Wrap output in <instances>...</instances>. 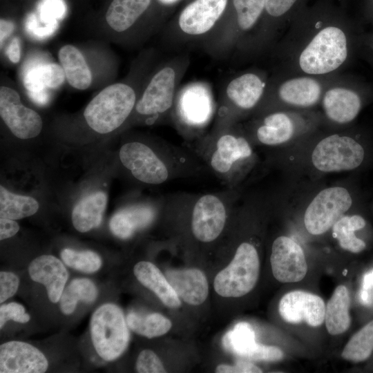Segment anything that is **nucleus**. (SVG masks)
<instances>
[{
    "label": "nucleus",
    "mask_w": 373,
    "mask_h": 373,
    "mask_svg": "<svg viewBox=\"0 0 373 373\" xmlns=\"http://www.w3.org/2000/svg\"><path fill=\"white\" fill-rule=\"evenodd\" d=\"M351 24L335 0H316L301 8L271 49L275 73L332 76L347 64Z\"/></svg>",
    "instance_id": "1"
},
{
    "label": "nucleus",
    "mask_w": 373,
    "mask_h": 373,
    "mask_svg": "<svg viewBox=\"0 0 373 373\" xmlns=\"http://www.w3.org/2000/svg\"><path fill=\"white\" fill-rule=\"evenodd\" d=\"M238 198L236 189L206 193L177 192L164 198V213L186 224L195 242L211 245L220 239L231 218Z\"/></svg>",
    "instance_id": "2"
},
{
    "label": "nucleus",
    "mask_w": 373,
    "mask_h": 373,
    "mask_svg": "<svg viewBox=\"0 0 373 373\" xmlns=\"http://www.w3.org/2000/svg\"><path fill=\"white\" fill-rule=\"evenodd\" d=\"M119 157L136 180L152 185L196 177L207 170L192 149L170 142L161 151H155L144 142H126L120 148Z\"/></svg>",
    "instance_id": "3"
},
{
    "label": "nucleus",
    "mask_w": 373,
    "mask_h": 373,
    "mask_svg": "<svg viewBox=\"0 0 373 373\" xmlns=\"http://www.w3.org/2000/svg\"><path fill=\"white\" fill-rule=\"evenodd\" d=\"M192 150L207 170L229 189H235L254 160L251 141L241 125L213 126L195 140Z\"/></svg>",
    "instance_id": "4"
},
{
    "label": "nucleus",
    "mask_w": 373,
    "mask_h": 373,
    "mask_svg": "<svg viewBox=\"0 0 373 373\" xmlns=\"http://www.w3.org/2000/svg\"><path fill=\"white\" fill-rule=\"evenodd\" d=\"M265 0H231L214 30L201 45L211 57L222 59L233 52L244 55L263 16Z\"/></svg>",
    "instance_id": "5"
},
{
    "label": "nucleus",
    "mask_w": 373,
    "mask_h": 373,
    "mask_svg": "<svg viewBox=\"0 0 373 373\" xmlns=\"http://www.w3.org/2000/svg\"><path fill=\"white\" fill-rule=\"evenodd\" d=\"M190 64L188 54H179L162 62L153 72L134 110L137 115L144 117L147 125L167 116L171 118L180 82Z\"/></svg>",
    "instance_id": "6"
},
{
    "label": "nucleus",
    "mask_w": 373,
    "mask_h": 373,
    "mask_svg": "<svg viewBox=\"0 0 373 373\" xmlns=\"http://www.w3.org/2000/svg\"><path fill=\"white\" fill-rule=\"evenodd\" d=\"M334 76L274 73L269 77L265 95L253 114L259 116L285 107L303 110L313 108L320 103L325 88Z\"/></svg>",
    "instance_id": "7"
},
{
    "label": "nucleus",
    "mask_w": 373,
    "mask_h": 373,
    "mask_svg": "<svg viewBox=\"0 0 373 373\" xmlns=\"http://www.w3.org/2000/svg\"><path fill=\"white\" fill-rule=\"evenodd\" d=\"M269 79L267 73L258 68L233 76L220 93L213 126L238 124L254 113L265 95Z\"/></svg>",
    "instance_id": "8"
},
{
    "label": "nucleus",
    "mask_w": 373,
    "mask_h": 373,
    "mask_svg": "<svg viewBox=\"0 0 373 373\" xmlns=\"http://www.w3.org/2000/svg\"><path fill=\"white\" fill-rule=\"evenodd\" d=\"M217 103L211 85L194 81L180 87L171 119L185 139L197 140L216 117Z\"/></svg>",
    "instance_id": "9"
},
{
    "label": "nucleus",
    "mask_w": 373,
    "mask_h": 373,
    "mask_svg": "<svg viewBox=\"0 0 373 373\" xmlns=\"http://www.w3.org/2000/svg\"><path fill=\"white\" fill-rule=\"evenodd\" d=\"M138 98L128 83H115L102 90L86 107L84 116L95 131L104 134L121 126L130 117Z\"/></svg>",
    "instance_id": "10"
},
{
    "label": "nucleus",
    "mask_w": 373,
    "mask_h": 373,
    "mask_svg": "<svg viewBox=\"0 0 373 373\" xmlns=\"http://www.w3.org/2000/svg\"><path fill=\"white\" fill-rule=\"evenodd\" d=\"M229 0H193L166 30L169 44L202 41L217 27L227 12Z\"/></svg>",
    "instance_id": "11"
},
{
    "label": "nucleus",
    "mask_w": 373,
    "mask_h": 373,
    "mask_svg": "<svg viewBox=\"0 0 373 373\" xmlns=\"http://www.w3.org/2000/svg\"><path fill=\"white\" fill-rule=\"evenodd\" d=\"M128 328L122 310L115 304L102 305L94 312L90 320V335L102 358L111 361L124 353L130 340Z\"/></svg>",
    "instance_id": "12"
},
{
    "label": "nucleus",
    "mask_w": 373,
    "mask_h": 373,
    "mask_svg": "<svg viewBox=\"0 0 373 373\" xmlns=\"http://www.w3.org/2000/svg\"><path fill=\"white\" fill-rule=\"evenodd\" d=\"M259 273L260 260L256 248L249 242H242L236 247L229 265L216 276L214 289L222 297H241L254 289Z\"/></svg>",
    "instance_id": "13"
},
{
    "label": "nucleus",
    "mask_w": 373,
    "mask_h": 373,
    "mask_svg": "<svg viewBox=\"0 0 373 373\" xmlns=\"http://www.w3.org/2000/svg\"><path fill=\"white\" fill-rule=\"evenodd\" d=\"M311 0H265L260 25L244 55L256 56L270 51L296 14Z\"/></svg>",
    "instance_id": "14"
},
{
    "label": "nucleus",
    "mask_w": 373,
    "mask_h": 373,
    "mask_svg": "<svg viewBox=\"0 0 373 373\" xmlns=\"http://www.w3.org/2000/svg\"><path fill=\"white\" fill-rule=\"evenodd\" d=\"M365 151L354 138L332 134L321 139L312 153L313 166L323 173L354 170L363 162Z\"/></svg>",
    "instance_id": "15"
},
{
    "label": "nucleus",
    "mask_w": 373,
    "mask_h": 373,
    "mask_svg": "<svg viewBox=\"0 0 373 373\" xmlns=\"http://www.w3.org/2000/svg\"><path fill=\"white\" fill-rule=\"evenodd\" d=\"M352 198L342 186H331L319 191L304 214L307 231L312 235L327 232L350 209Z\"/></svg>",
    "instance_id": "16"
},
{
    "label": "nucleus",
    "mask_w": 373,
    "mask_h": 373,
    "mask_svg": "<svg viewBox=\"0 0 373 373\" xmlns=\"http://www.w3.org/2000/svg\"><path fill=\"white\" fill-rule=\"evenodd\" d=\"M319 104L324 117L329 122L345 125L358 116L362 107V99L349 80L338 74L327 84Z\"/></svg>",
    "instance_id": "17"
},
{
    "label": "nucleus",
    "mask_w": 373,
    "mask_h": 373,
    "mask_svg": "<svg viewBox=\"0 0 373 373\" xmlns=\"http://www.w3.org/2000/svg\"><path fill=\"white\" fill-rule=\"evenodd\" d=\"M301 120L294 113L277 110L256 116L242 128L251 142L275 146L289 141L300 127Z\"/></svg>",
    "instance_id": "18"
},
{
    "label": "nucleus",
    "mask_w": 373,
    "mask_h": 373,
    "mask_svg": "<svg viewBox=\"0 0 373 373\" xmlns=\"http://www.w3.org/2000/svg\"><path fill=\"white\" fill-rule=\"evenodd\" d=\"M0 115L14 135L26 140L37 137L42 129V120L34 110L25 106L14 89L0 88Z\"/></svg>",
    "instance_id": "19"
},
{
    "label": "nucleus",
    "mask_w": 373,
    "mask_h": 373,
    "mask_svg": "<svg viewBox=\"0 0 373 373\" xmlns=\"http://www.w3.org/2000/svg\"><path fill=\"white\" fill-rule=\"evenodd\" d=\"M270 263L274 278L281 283L299 282L307 271L302 247L285 236L276 238L273 242Z\"/></svg>",
    "instance_id": "20"
},
{
    "label": "nucleus",
    "mask_w": 373,
    "mask_h": 373,
    "mask_svg": "<svg viewBox=\"0 0 373 373\" xmlns=\"http://www.w3.org/2000/svg\"><path fill=\"white\" fill-rule=\"evenodd\" d=\"M278 311L287 323L306 322L312 327H318L325 321V305L320 296L296 290L288 292L281 298Z\"/></svg>",
    "instance_id": "21"
},
{
    "label": "nucleus",
    "mask_w": 373,
    "mask_h": 373,
    "mask_svg": "<svg viewBox=\"0 0 373 373\" xmlns=\"http://www.w3.org/2000/svg\"><path fill=\"white\" fill-rule=\"evenodd\" d=\"M48 362L37 348L21 341H9L0 346L1 373H43Z\"/></svg>",
    "instance_id": "22"
},
{
    "label": "nucleus",
    "mask_w": 373,
    "mask_h": 373,
    "mask_svg": "<svg viewBox=\"0 0 373 373\" xmlns=\"http://www.w3.org/2000/svg\"><path fill=\"white\" fill-rule=\"evenodd\" d=\"M164 199L160 203L140 202L128 205L117 211L109 222L112 233L122 240L150 226L164 208Z\"/></svg>",
    "instance_id": "23"
},
{
    "label": "nucleus",
    "mask_w": 373,
    "mask_h": 373,
    "mask_svg": "<svg viewBox=\"0 0 373 373\" xmlns=\"http://www.w3.org/2000/svg\"><path fill=\"white\" fill-rule=\"evenodd\" d=\"M28 273L32 280L45 286L52 303L59 301L68 277L60 260L51 255L40 256L30 262Z\"/></svg>",
    "instance_id": "24"
},
{
    "label": "nucleus",
    "mask_w": 373,
    "mask_h": 373,
    "mask_svg": "<svg viewBox=\"0 0 373 373\" xmlns=\"http://www.w3.org/2000/svg\"><path fill=\"white\" fill-rule=\"evenodd\" d=\"M65 78L62 66L57 64H37L26 70L23 84L30 97L35 103L43 105L49 99L47 88H57Z\"/></svg>",
    "instance_id": "25"
},
{
    "label": "nucleus",
    "mask_w": 373,
    "mask_h": 373,
    "mask_svg": "<svg viewBox=\"0 0 373 373\" xmlns=\"http://www.w3.org/2000/svg\"><path fill=\"white\" fill-rule=\"evenodd\" d=\"M165 276L182 301L191 305L202 304L209 295L205 274L197 268L171 269Z\"/></svg>",
    "instance_id": "26"
},
{
    "label": "nucleus",
    "mask_w": 373,
    "mask_h": 373,
    "mask_svg": "<svg viewBox=\"0 0 373 373\" xmlns=\"http://www.w3.org/2000/svg\"><path fill=\"white\" fill-rule=\"evenodd\" d=\"M137 280L152 291L168 307L177 309L181 306L180 298L166 276L152 262L140 261L133 269Z\"/></svg>",
    "instance_id": "27"
},
{
    "label": "nucleus",
    "mask_w": 373,
    "mask_h": 373,
    "mask_svg": "<svg viewBox=\"0 0 373 373\" xmlns=\"http://www.w3.org/2000/svg\"><path fill=\"white\" fill-rule=\"evenodd\" d=\"M151 0H113L106 20L110 28L118 33H124L133 28L147 11Z\"/></svg>",
    "instance_id": "28"
},
{
    "label": "nucleus",
    "mask_w": 373,
    "mask_h": 373,
    "mask_svg": "<svg viewBox=\"0 0 373 373\" xmlns=\"http://www.w3.org/2000/svg\"><path fill=\"white\" fill-rule=\"evenodd\" d=\"M107 203L105 193H93L79 200L72 212L74 227L79 232H87L99 226Z\"/></svg>",
    "instance_id": "29"
},
{
    "label": "nucleus",
    "mask_w": 373,
    "mask_h": 373,
    "mask_svg": "<svg viewBox=\"0 0 373 373\" xmlns=\"http://www.w3.org/2000/svg\"><path fill=\"white\" fill-rule=\"evenodd\" d=\"M58 57L69 84L79 90L88 88L92 82V73L82 55L74 46H62Z\"/></svg>",
    "instance_id": "30"
},
{
    "label": "nucleus",
    "mask_w": 373,
    "mask_h": 373,
    "mask_svg": "<svg viewBox=\"0 0 373 373\" xmlns=\"http://www.w3.org/2000/svg\"><path fill=\"white\" fill-rule=\"evenodd\" d=\"M350 305V298L347 287L338 286L325 307V325L330 334L338 335L349 328L351 323Z\"/></svg>",
    "instance_id": "31"
},
{
    "label": "nucleus",
    "mask_w": 373,
    "mask_h": 373,
    "mask_svg": "<svg viewBox=\"0 0 373 373\" xmlns=\"http://www.w3.org/2000/svg\"><path fill=\"white\" fill-rule=\"evenodd\" d=\"M365 226V219L359 215L342 216L332 227L333 236L341 247L352 253H359L365 248V243L354 234Z\"/></svg>",
    "instance_id": "32"
},
{
    "label": "nucleus",
    "mask_w": 373,
    "mask_h": 373,
    "mask_svg": "<svg viewBox=\"0 0 373 373\" xmlns=\"http://www.w3.org/2000/svg\"><path fill=\"white\" fill-rule=\"evenodd\" d=\"M39 203L33 198L17 195L0 186V217L12 220L21 219L35 214Z\"/></svg>",
    "instance_id": "33"
},
{
    "label": "nucleus",
    "mask_w": 373,
    "mask_h": 373,
    "mask_svg": "<svg viewBox=\"0 0 373 373\" xmlns=\"http://www.w3.org/2000/svg\"><path fill=\"white\" fill-rule=\"evenodd\" d=\"M97 296L95 284L88 278L73 280L66 287L59 299V307L64 314H72L79 300L93 303Z\"/></svg>",
    "instance_id": "34"
},
{
    "label": "nucleus",
    "mask_w": 373,
    "mask_h": 373,
    "mask_svg": "<svg viewBox=\"0 0 373 373\" xmlns=\"http://www.w3.org/2000/svg\"><path fill=\"white\" fill-rule=\"evenodd\" d=\"M126 320L131 330L149 338L162 336L172 327L171 321L159 313L140 315L131 312Z\"/></svg>",
    "instance_id": "35"
},
{
    "label": "nucleus",
    "mask_w": 373,
    "mask_h": 373,
    "mask_svg": "<svg viewBox=\"0 0 373 373\" xmlns=\"http://www.w3.org/2000/svg\"><path fill=\"white\" fill-rule=\"evenodd\" d=\"M373 351V321L355 333L345 345L341 356L352 362H361Z\"/></svg>",
    "instance_id": "36"
},
{
    "label": "nucleus",
    "mask_w": 373,
    "mask_h": 373,
    "mask_svg": "<svg viewBox=\"0 0 373 373\" xmlns=\"http://www.w3.org/2000/svg\"><path fill=\"white\" fill-rule=\"evenodd\" d=\"M223 345L226 350L245 358L257 343L250 325L242 322L225 334L223 338Z\"/></svg>",
    "instance_id": "37"
},
{
    "label": "nucleus",
    "mask_w": 373,
    "mask_h": 373,
    "mask_svg": "<svg viewBox=\"0 0 373 373\" xmlns=\"http://www.w3.org/2000/svg\"><path fill=\"white\" fill-rule=\"evenodd\" d=\"M61 258L68 267L85 273H93L102 265L101 258L92 251H78L64 249L61 252Z\"/></svg>",
    "instance_id": "38"
},
{
    "label": "nucleus",
    "mask_w": 373,
    "mask_h": 373,
    "mask_svg": "<svg viewBox=\"0 0 373 373\" xmlns=\"http://www.w3.org/2000/svg\"><path fill=\"white\" fill-rule=\"evenodd\" d=\"M39 21L44 24H58L66 12L63 0H41L38 6Z\"/></svg>",
    "instance_id": "39"
},
{
    "label": "nucleus",
    "mask_w": 373,
    "mask_h": 373,
    "mask_svg": "<svg viewBox=\"0 0 373 373\" xmlns=\"http://www.w3.org/2000/svg\"><path fill=\"white\" fill-rule=\"evenodd\" d=\"M136 370L140 373H163L166 370L157 354L150 350H142L137 356Z\"/></svg>",
    "instance_id": "40"
},
{
    "label": "nucleus",
    "mask_w": 373,
    "mask_h": 373,
    "mask_svg": "<svg viewBox=\"0 0 373 373\" xmlns=\"http://www.w3.org/2000/svg\"><path fill=\"white\" fill-rule=\"evenodd\" d=\"M30 318V316L26 313L24 307L21 304L10 303L0 307V328H2L9 320L25 323Z\"/></svg>",
    "instance_id": "41"
},
{
    "label": "nucleus",
    "mask_w": 373,
    "mask_h": 373,
    "mask_svg": "<svg viewBox=\"0 0 373 373\" xmlns=\"http://www.w3.org/2000/svg\"><path fill=\"white\" fill-rule=\"evenodd\" d=\"M283 351L276 347L258 344L245 356L249 361H277L283 358Z\"/></svg>",
    "instance_id": "42"
},
{
    "label": "nucleus",
    "mask_w": 373,
    "mask_h": 373,
    "mask_svg": "<svg viewBox=\"0 0 373 373\" xmlns=\"http://www.w3.org/2000/svg\"><path fill=\"white\" fill-rule=\"evenodd\" d=\"M57 27L58 24L46 25L41 23L34 14L30 15L26 22V30L37 39H44L52 35Z\"/></svg>",
    "instance_id": "43"
},
{
    "label": "nucleus",
    "mask_w": 373,
    "mask_h": 373,
    "mask_svg": "<svg viewBox=\"0 0 373 373\" xmlns=\"http://www.w3.org/2000/svg\"><path fill=\"white\" fill-rule=\"evenodd\" d=\"M19 285V278L9 271L0 273V303H3L12 297L17 291Z\"/></svg>",
    "instance_id": "44"
},
{
    "label": "nucleus",
    "mask_w": 373,
    "mask_h": 373,
    "mask_svg": "<svg viewBox=\"0 0 373 373\" xmlns=\"http://www.w3.org/2000/svg\"><path fill=\"white\" fill-rule=\"evenodd\" d=\"M217 373H260L262 370L249 361H240L235 365L221 364L216 367Z\"/></svg>",
    "instance_id": "45"
},
{
    "label": "nucleus",
    "mask_w": 373,
    "mask_h": 373,
    "mask_svg": "<svg viewBox=\"0 0 373 373\" xmlns=\"http://www.w3.org/2000/svg\"><path fill=\"white\" fill-rule=\"evenodd\" d=\"M19 230V226L17 222L12 219H0V239L1 240L10 238L15 235Z\"/></svg>",
    "instance_id": "46"
},
{
    "label": "nucleus",
    "mask_w": 373,
    "mask_h": 373,
    "mask_svg": "<svg viewBox=\"0 0 373 373\" xmlns=\"http://www.w3.org/2000/svg\"><path fill=\"white\" fill-rule=\"evenodd\" d=\"M6 54L10 61L14 64L19 61L21 58V42L19 37H14L10 42Z\"/></svg>",
    "instance_id": "47"
},
{
    "label": "nucleus",
    "mask_w": 373,
    "mask_h": 373,
    "mask_svg": "<svg viewBox=\"0 0 373 373\" xmlns=\"http://www.w3.org/2000/svg\"><path fill=\"white\" fill-rule=\"evenodd\" d=\"M15 29V24L8 20L1 19L0 20V43L1 46L5 40L10 37Z\"/></svg>",
    "instance_id": "48"
},
{
    "label": "nucleus",
    "mask_w": 373,
    "mask_h": 373,
    "mask_svg": "<svg viewBox=\"0 0 373 373\" xmlns=\"http://www.w3.org/2000/svg\"><path fill=\"white\" fill-rule=\"evenodd\" d=\"M373 285V271L365 276L364 279V288H368Z\"/></svg>",
    "instance_id": "49"
},
{
    "label": "nucleus",
    "mask_w": 373,
    "mask_h": 373,
    "mask_svg": "<svg viewBox=\"0 0 373 373\" xmlns=\"http://www.w3.org/2000/svg\"><path fill=\"white\" fill-rule=\"evenodd\" d=\"M180 0H158V1L164 6H171L177 3Z\"/></svg>",
    "instance_id": "50"
},
{
    "label": "nucleus",
    "mask_w": 373,
    "mask_h": 373,
    "mask_svg": "<svg viewBox=\"0 0 373 373\" xmlns=\"http://www.w3.org/2000/svg\"><path fill=\"white\" fill-rule=\"evenodd\" d=\"M335 1H337L338 3H340L343 6V3L344 2V0H335Z\"/></svg>",
    "instance_id": "51"
}]
</instances>
